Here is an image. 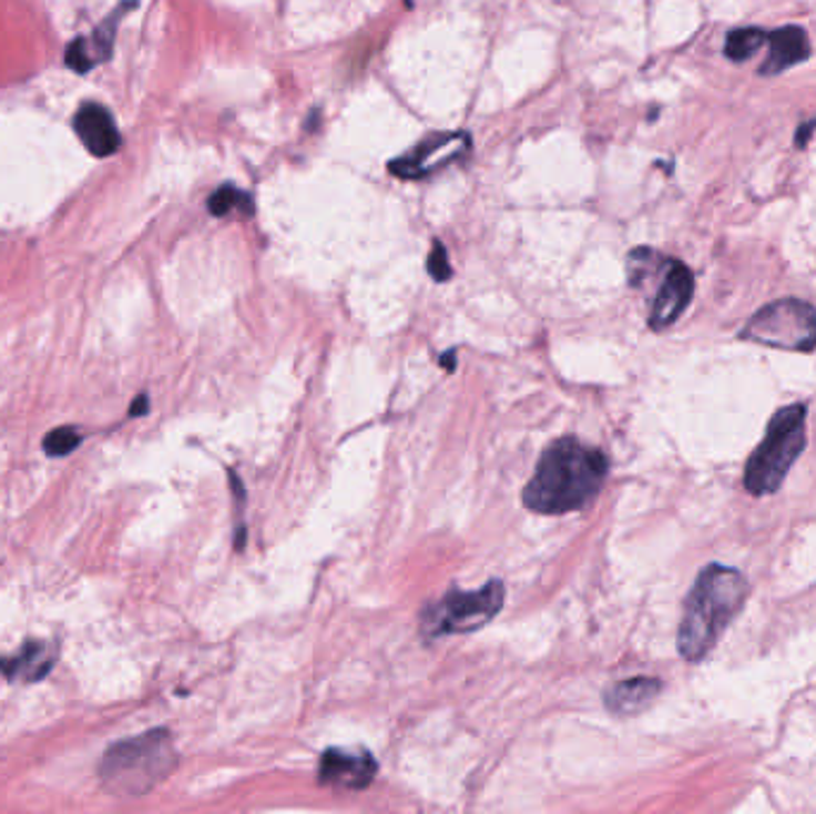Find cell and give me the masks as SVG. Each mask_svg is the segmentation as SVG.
I'll list each match as a JSON object with an SVG mask.
<instances>
[{
    "instance_id": "6da1fadb",
    "label": "cell",
    "mask_w": 816,
    "mask_h": 814,
    "mask_svg": "<svg viewBox=\"0 0 816 814\" xmlns=\"http://www.w3.org/2000/svg\"><path fill=\"white\" fill-rule=\"evenodd\" d=\"M609 474V459L598 447L563 437L549 445L523 490L530 511L557 516L583 509L600 495Z\"/></svg>"
},
{
    "instance_id": "7a4b0ae2",
    "label": "cell",
    "mask_w": 816,
    "mask_h": 814,
    "mask_svg": "<svg viewBox=\"0 0 816 814\" xmlns=\"http://www.w3.org/2000/svg\"><path fill=\"white\" fill-rule=\"evenodd\" d=\"M747 600V581L741 571L710 563L702 569L697 581L690 590L681 629H679V652L685 662H702L721 633L728 629L733 617L741 612Z\"/></svg>"
},
{
    "instance_id": "3957f363",
    "label": "cell",
    "mask_w": 816,
    "mask_h": 814,
    "mask_svg": "<svg viewBox=\"0 0 816 814\" xmlns=\"http://www.w3.org/2000/svg\"><path fill=\"white\" fill-rule=\"evenodd\" d=\"M175 762L172 735L165 729H155L108 747L99 774L108 793L139 797L163 781Z\"/></svg>"
},
{
    "instance_id": "277c9868",
    "label": "cell",
    "mask_w": 816,
    "mask_h": 814,
    "mask_svg": "<svg viewBox=\"0 0 816 814\" xmlns=\"http://www.w3.org/2000/svg\"><path fill=\"white\" fill-rule=\"evenodd\" d=\"M807 445V409L803 404L778 409L768 423L764 440L752 451L745 466V488L749 495H774L786 480L793 464Z\"/></svg>"
},
{
    "instance_id": "5b68a950",
    "label": "cell",
    "mask_w": 816,
    "mask_h": 814,
    "mask_svg": "<svg viewBox=\"0 0 816 814\" xmlns=\"http://www.w3.org/2000/svg\"><path fill=\"white\" fill-rule=\"evenodd\" d=\"M504 598L507 588L501 581H492L473 592L453 590L445 594L442 600L426 607V612L420 617V633L428 640H437L445 635L478 631L499 614Z\"/></svg>"
},
{
    "instance_id": "8992f818",
    "label": "cell",
    "mask_w": 816,
    "mask_h": 814,
    "mask_svg": "<svg viewBox=\"0 0 816 814\" xmlns=\"http://www.w3.org/2000/svg\"><path fill=\"white\" fill-rule=\"evenodd\" d=\"M741 339L783 352L816 349V311L799 299H781L759 308L743 327Z\"/></svg>"
},
{
    "instance_id": "52a82bcc",
    "label": "cell",
    "mask_w": 816,
    "mask_h": 814,
    "mask_svg": "<svg viewBox=\"0 0 816 814\" xmlns=\"http://www.w3.org/2000/svg\"><path fill=\"white\" fill-rule=\"evenodd\" d=\"M470 149V134L468 132H453V134H432L426 141L404 153L399 161L389 163V172H395L401 180H420L428 177L432 172L451 165L459 161L461 155Z\"/></svg>"
},
{
    "instance_id": "ba28073f",
    "label": "cell",
    "mask_w": 816,
    "mask_h": 814,
    "mask_svg": "<svg viewBox=\"0 0 816 814\" xmlns=\"http://www.w3.org/2000/svg\"><path fill=\"white\" fill-rule=\"evenodd\" d=\"M693 292H695L693 271L681 261H666V275L650 311L652 330H666L669 325L676 323L681 318V313L687 308L690 299H693Z\"/></svg>"
},
{
    "instance_id": "9c48e42d",
    "label": "cell",
    "mask_w": 816,
    "mask_h": 814,
    "mask_svg": "<svg viewBox=\"0 0 816 814\" xmlns=\"http://www.w3.org/2000/svg\"><path fill=\"white\" fill-rule=\"evenodd\" d=\"M378 772V762L366 750L333 747L325 750L320 760V784L360 791L366 788Z\"/></svg>"
},
{
    "instance_id": "30bf717a",
    "label": "cell",
    "mask_w": 816,
    "mask_h": 814,
    "mask_svg": "<svg viewBox=\"0 0 816 814\" xmlns=\"http://www.w3.org/2000/svg\"><path fill=\"white\" fill-rule=\"evenodd\" d=\"M134 6H136V0H124V3L113 14H108V18L96 29H93L91 37L74 39L65 51V65L74 72L86 74L91 68H96L101 65V62L110 60V55H113L115 31H118L122 14L130 12Z\"/></svg>"
},
{
    "instance_id": "8fae6325",
    "label": "cell",
    "mask_w": 816,
    "mask_h": 814,
    "mask_svg": "<svg viewBox=\"0 0 816 814\" xmlns=\"http://www.w3.org/2000/svg\"><path fill=\"white\" fill-rule=\"evenodd\" d=\"M72 128L76 136H80L84 149L91 155H96V159H108V155H113L122 144L113 115H110L108 108L101 103L93 101L82 103L80 111L74 113Z\"/></svg>"
},
{
    "instance_id": "7c38bea8",
    "label": "cell",
    "mask_w": 816,
    "mask_h": 814,
    "mask_svg": "<svg viewBox=\"0 0 816 814\" xmlns=\"http://www.w3.org/2000/svg\"><path fill=\"white\" fill-rule=\"evenodd\" d=\"M58 660V645L49 640H27L12 657H0V671L10 681L39 683L53 671Z\"/></svg>"
},
{
    "instance_id": "4fadbf2b",
    "label": "cell",
    "mask_w": 816,
    "mask_h": 814,
    "mask_svg": "<svg viewBox=\"0 0 816 814\" xmlns=\"http://www.w3.org/2000/svg\"><path fill=\"white\" fill-rule=\"evenodd\" d=\"M766 43H768V55L764 60V65L759 68L762 77L781 74L809 58V39L805 34V29H799V27L776 29L766 37Z\"/></svg>"
},
{
    "instance_id": "5bb4252c",
    "label": "cell",
    "mask_w": 816,
    "mask_h": 814,
    "mask_svg": "<svg viewBox=\"0 0 816 814\" xmlns=\"http://www.w3.org/2000/svg\"><path fill=\"white\" fill-rule=\"evenodd\" d=\"M659 693H662V683H659V679L635 676L611 685L604 695V702L611 714L631 716L650 708Z\"/></svg>"
},
{
    "instance_id": "9a60e30c",
    "label": "cell",
    "mask_w": 816,
    "mask_h": 814,
    "mask_svg": "<svg viewBox=\"0 0 816 814\" xmlns=\"http://www.w3.org/2000/svg\"><path fill=\"white\" fill-rule=\"evenodd\" d=\"M208 211L215 217H225L232 211H237V213L251 217V215H254L256 206H254V199H251L246 192L237 190V186H232V184H225V186H220V190H215L213 196L208 199Z\"/></svg>"
},
{
    "instance_id": "2e32d148",
    "label": "cell",
    "mask_w": 816,
    "mask_h": 814,
    "mask_svg": "<svg viewBox=\"0 0 816 814\" xmlns=\"http://www.w3.org/2000/svg\"><path fill=\"white\" fill-rule=\"evenodd\" d=\"M766 37H768L766 31L757 27H745V29L731 31L726 39V58L733 62H743L752 58L766 43Z\"/></svg>"
},
{
    "instance_id": "e0dca14e",
    "label": "cell",
    "mask_w": 816,
    "mask_h": 814,
    "mask_svg": "<svg viewBox=\"0 0 816 814\" xmlns=\"http://www.w3.org/2000/svg\"><path fill=\"white\" fill-rule=\"evenodd\" d=\"M82 433L72 428V426H65V428H55L51 430L49 435H45L43 440V449L49 457H68L70 451H74L76 447L82 445Z\"/></svg>"
},
{
    "instance_id": "ac0fdd59",
    "label": "cell",
    "mask_w": 816,
    "mask_h": 814,
    "mask_svg": "<svg viewBox=\"0 0 816 814\" xmlns=\"http://www.w3.org/2000/svg\"><path fill=\"white\" fill-rule=\"evenodd\" d=\"M428 273H430L437 282H445V279H449V277H451L449 254H447V248H445L442 244H439V242H435L432 254H430V258H428Z\"/></svg>"
},
{
    "instance_id": "d6986e66",
    "label": "cell",
    "mask_w": 816,
    "mask_h": 814,
    "mask_svg": "<svg viewBox=\"0 0 816 814\" xmlns=\"http://www.w3.org/2000/svg\"><path fill=\"white\" fill-rule=\"evenodd\" d=\"M816 128V120H812V122H807V124H803V128H799L797 130V139H795V144L797 146H805L807 144V141H809V136H812V130Z\"/></svg>"
},
{
    "instance_id": "ffe728a7",
    "label": "cell",
    "mask_w": 816,
    "mask_h": 814,
    "mask_svg": "<svg viewBox=\"0 0 816 814\" xmlns=\"http://www.w3.org/2000/svg\"><path fill=\"white\" fill-rule=\"evenodd\" d=\"M149 411V397L141 395L132 406H130V416H144Z\"/></svg>"
}]
</instances>
